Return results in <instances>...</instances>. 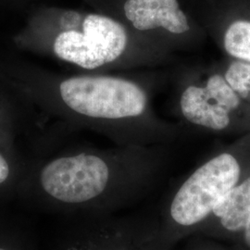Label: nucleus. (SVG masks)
Wrapping results in <instances>:
<instances>
[{
	"label": "nucleus",
	"instance_id": "nucleus-11",
	"mask_svg": "<svg viewBox=\"0 0 250 250\" xmlns=\"http://www.w3.org/2000/svg\"><path fill=\"white\" fill-rule=\"evenodd\" d=\"M21 180L14 171L12 161L0 148V204L18 198Z\"/></svg>",
	"mask_w": 250,
	"mask_h": 250
},
{
	"label": "nucleus",
	"instance_id": "nucleus-13",
	"mask_svg": "<svg viewBox=\"0 0 250 250\" xmlns=\"http://www.w3.org/2000/svg\"><path fill=\"white\" fill-rule=\"evenodd\" d=\"M184 250H235L232 247H227L219 240L201 235H192Z\"/></svg>",
	"mask_w": 250,
	"mask_h": 250
},
{
	"label": "nucleus",
	"instance_id": "nucleus-9",
	"mask_svg": "<svg viewBox=\"0 0 250 250\" xmlns=\"http://www.w3.org/2000/svg\"><path fill=\"white\" fill-rule=\"evenodd\" d=\"M0 250H39L31 229L16 224H0Z\"/></svg>",
	"mask_w": 250,
	"mask_h": 250
},
{
	"label": "nucleus",
	"instance_id": "nucleus-10",
	"mask_svg": "<svg viewBox=\"0 0 250 250\" xmlns=\"http://www.w3.org/2000/svg\"><path fill=\"white\" fill-rule=\"evenodd\" d=\"M205 89L210 99L229 112L239 106L238 95L228 84L224 77L219 74H215L208 80Z\"/></svg>",
	"mask_w": 250,
	"mask_h": 250
},
{
	"label": "nucleus",
	"instance_id": "nucleus-14",
	"mask_svg": "<svg viewBox=\"0 0 250 250\" xmlns=\"http://www.w3.org/2000/svg\"><path fill=\"white\" fill-rule=\"evenodd\" d=\"M235 250H250V217L238 236L232 242Z\"/></svg>",
	"mask_w": 250,
	"mask_h": 250
},
{
	"label": "nucleus",
	"instance_id": "nucleus-7",
	"mask_svg": "<svg viewBox=\"0 0 250 250\" xmlns=\"http://www.w3.org/2000/svg\"><path fill=\"white\" fill-rule=\"evenodd\" d=\"M183 115L193 125L222 131L230 125L229 111L208 97L205 87L191 85L181 97Z\"/></svg>",
	"mask_w": 250,
	"mask_h": 250
},
{
	"label": "nucleus",
	"instance_id": "nucleus-4",
	"mask_svg": "<svg viewBox=\"0 0 250 250\" xmlns=\"http://www.w3.org/2000/svg\"><path fill=\"white\" fill-rule=\"evenodd\" d=\"M63 102L77 113L106 120L139 116L146 96L138 85L112 77H75L60 85Z\"/></svg>",
	"mask_w": 250,
	"mask_h": 250
},
{
	"label": "nucleus",
	"instance_id": "nucleus-5",
	"mask_svg": "<svg viewBox=\"0 0 250 250\" xmlns=\"http://www.w3.org/2000/svg\"><path fill=\"white\" fill-rule=\"evenodd\" d=\"M83 30L66 31L57 36L54 51L60 59L93 70L116 61L124 53L127 35L114 20L91 14L84 19Z\"/></svg>",
	"mask_w": 250,
	"mask_h": 250
},
{
	"label": "nucleus",
	"instance_id": "nucleus-3",
	"mask_svg": "<svg viewBox=\"0 0 250 250\" xmlns=\"http://www.w3.org/2000/svg\"><path fill=\"white\" fill-rule=\"evenodd\" d=\"M47 250H172L159 214L60 215Z\"/></svg>",
	"mask_w": 250,
	"mask_h": 250
},
{
	"label": "nucleus",
	"instance_id": "nucleus-6",
	"mask_svg": "<svg viewBox=\"0 0 250 250\" xmlns=\"http://www.w3.org/2000/svg\"><path fill=\"white\" fill-rule=\"evenodd\" d=\"M125 12L140 31L162 27L172 34H184L190 28L177 0H127Z\"/></svg>",
	"mask_w": 250,
	"mask_h": 250
},
{
	"label": "nucleus",
	"instance_id": "nucleus-12",
	"mask_svg": "<svg viewBox=\"0 0 250 250\" xmlns=\"http://www.w3.org/2000/svg\"><path fill=\"white\" fill-rule=\"evenodd\" d=\"M224 79L242 98L250 94V62H234L225 72Z\"/></svg>",
	"mask_w": 250,
	"mask_h": 250
},
{
	"label": "nucleus",
	"instance_id": "nucleus-1",
	"mask_svg": "<svg viewBox=\"0 0 250 250\" xmlns=\"http://www.w3.org/2000/svg\"><path fill=\"white\" fill-rule=\"evenodd\" d=\"M95 152L63 155L22 180L18 198L41 213H117L137 205L153 191L154 166L113 163Z\"/></svg>",
	"mask_w": 250,
	"mask_h": 250
},
{
	"label": "nucleus",
	"instance_id": "nucleus-8",
	"mask_svg": "<svg viewBox=\"0 0 250 250\" xmlns=\"http://www.w3.org/2000/svg\"><path fill=\"white\" fill-rule=\"evenodd\" d=\"M224 48L232 57L250 62V21H237L230 25L224 36Z\"/></svg>",
	"mask_w": 250,
	"mask_h": 250
},
{
	"label": "nucleus",
	"instance_id": "nucleus-2",
	"mask_svg": "<svg viewBox=\"0 0 250 250\" xmlns=\"http://www.w3.org/2000/svg\"><path fill=\"white\" fill-rule=\"evenodd\" d=\"M237 152L224 151L201 164L164 197L161 224L178 244L195 235L213 209L241 181L247 170Z\"/></svg>",
	"mask_w": 250,
	"mask_h": 250
}]
</instances>
